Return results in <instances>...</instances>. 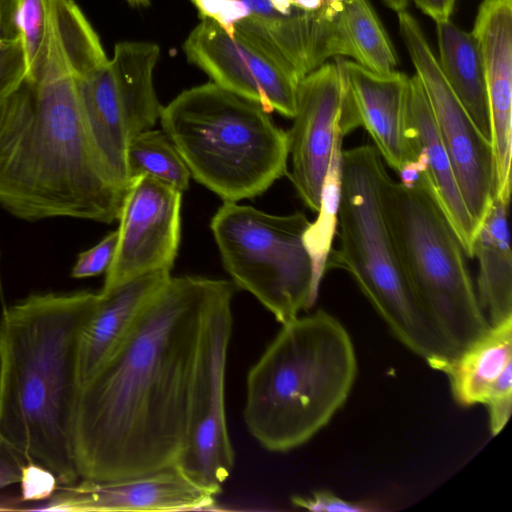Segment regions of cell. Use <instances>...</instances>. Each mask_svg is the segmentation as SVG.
Returning <instances> with one entry per match:
<instances>
[{
	"label": "cell",
	"instance_id": "1",
	"mask_svg": "<svg viewBox=\"0 0 512 512\" xmlns=\"http://www.w3.org/2000/svg\"><path fill=\"white\" fill-rule=\"evenodd\" d=\"M219 282L171 276L81 385L72 431L80 480L176 466L187 444L203 328Z\"/></svg>",
	"mask_w": 512,
	"mask_h": 512
},
{
	"label": "cell",
	"instance_id": "2",
	"mask_svg": "<svg viewBox=\"0 0 512 512\" xmlns=\"http://www.w3.org/2000/svg\"><path fill=\"white\" fill-rule=\"evenodd\" d=\"M124 195L88 134L66 50L46 8L43 42L29 72L0 98V206L25 221L109 224L118 219Z\"/></svg>",
	"mask_w": 512,
	"mask_h": 512
},
{
	"label": "cell",
	"instance_id": "3",
	"mask_svg": "<svg viewBox=\"0 0 512 512\" xmlns=\"http://www.w3.org/2000/svg\"><path fill=\"white\" fill-rule=\"evenodd\" d=\"M100 294L39 293L0 318V434L58 481L80 480L72 447L78 352Z\"/></svg>",
	"mask_w": 512,
	"mask_h": 512
},
{
	"label": "cell",
	"instance_id": "4",
	"mask_svg": "<svg viewBox=\"0 0 512 512\" xmlns=\"http://www.w3.org/2000/svg\"><path fill=\"white\" fill-rule=\"evenodd\" d=\"M357 373L351 337L322 309L282 324L246 379L243 417L265 449L287 452L324 428Z\"/></svg>",
	"mask_w": 512,
	"mask_h": 512
},
{
	"label": "cell",
	"instance_id": "5",
	"mask_svg": "<svg viewBox=\"0 0 512 512\" xmlns=\"http://www.w3.org/2000/svg\"><path fill=\"white\" fill-rule=\"evenodd\" d=\"M338 211L339 247L328 267L348 271L391 333L440 371L457 354L436 328L411 288L382 206L388 173L374 146L342 150Z\"/></svg>",
	"mask_w": 512,
	"mask_h": 512
},
{
	"label": "cell",
	"instance_id": "6",
	"mask_svg": "<svg viewBox=\"0 0 512 512\" xmlns=\"http://www.w3.org/2000/svg\"><path fill=\"white\" fill-rule=\"evenodd\" d=\"M159 120L191 177L224 202L261 195L287 173V132L260 104L212 81L182 91Z\"/></svg>",
	"mask_w": 512,
	"mask_h": 512
},
{
	"label": "cell",
	"instance_id": "7",
	"mask_svg": "<svg viewBox=\"0 0 512 512\" xmlns=\"http://www.w3.org/2000/svg\"><path fill=\"white\" fill-rule=\"evenodd\" d=\"M382 206L399 260L420 304L458 355L490 323L463 248L434 193L428 172L406 186L387 173Z\"/></svg>",
	"mask_w": 512,
	"mask_h": 512
},
{
	"label": "cell",
	"instance_id": "8",
	"mask_svg": "<svg viewBox=\"0 0 512 512\" xmlns=\"http://www.w3.org/2000/svg\"><path fill=\"white\" fill-rule=\"evenodd\" d=\"M58 31L88 134L112 182L126 192L129 142L136 134L152 129L162 109L154 86L160 47L150 41H121L109 59L98 39Z\"/></svg>",
	"mask_w": 512,
	"mask_h": 512
},
{
	"label": "cell",
	"instance_id": "9",
	"mask_svg": "<svg viewBox=\"0 0 512 512\" xmlns=\"http://www.w3.org/2000/svg\"><path fill=\"white\" fill-rule=\"evenodd\" d=\"M305 214L273 215L224 202L212 217L223 266L235 286L252 294L282 325L311 308L319 289L304 244Z\"/></svg>",
	"mask_w": 512,
	"mask_h": 512
},
{
	"label": "cell",
	"instance_id": "10",
	"mask_svg": "<svg viewBox=\"0 0 512 512\" xmlns=\"http://www.w3.org/2000/svg\"><path fill=\"white\" fill-rule=\"evenodd\" d=\"M233 282L220 280L208 309L195 378L189 435L176 467L216 496L234 466L225 412V375L232 331Z\"/></svg>",
	"mask_w": 512,
	"mask_h": 512
},
{
	"label": "cell",
	"instance_id": "11",
	"mask_svg": "<svg viewBox=\"0 0 512 512\" xmlns=\"http://www.w3.org/2000/svg\"><path fill=\"white\" fill-rule=\"evenodd\" d=\"M397 14L400 35L425 91L463 200L479 228L494 200L491 142L481 134L450 88L418 21L406 10Z\"/></svg>",
	"mask_w": 512,
	"mask_h": 512
},
{
	"label": "cell",
	"instance_id": "12",
	"mask_svg": "<svg viewBox=\"0 0 512 512\" xmlns=\"http://www.w3.org/2000/svg\"><path fill=\"white\" fill-rule=\"evenodd\" d=\"M293 125L287 132L291 158L290 179L313 212L320 206L323 181L336 138L360 122L343 68L324 63L298 83Z\"/></svg>",
	"mask_w": 512,
	"mask_h": 512
},
{
	"label": "cell",
	"instance_id": "13",
	"mask_svg": "<svg viewBox=\"0 0 512 512\" xmlns=\"http://www.w3.org/2000/svg\"><path fill=\"white\" fill-rule=\"evenodd\" d=\"M182 192L150 176L132 179L118 217V243L101 294L154 271H170L181 238Z\"/></svg>",
	"mask_w": 512,
	"mask_h": 512
},
{
	"label": "cell",
	"instance_id": "14",
	"mask_svg": "<svg viewBox=\"0 0 512 512\" xmlns=\"http://www.w3.org/2000/svg\"><path fill=\"white\" fill-rule=\"evenodd\" d=\"M183 43L189 63L220 87L293 118L298 80L292 73L217 22L201 18Z\"/></svg>",
	"mask_w": 512,
	"mask_h": 512
},
{
	"label": "cell",
	"instance_id": "15",
	"mask_svg": "<svg viewBox=\"0 0 512 512\" xmlns=\"http://www.w3.org/2000/svg\"><path fill=\"white\" fill-rule=\"evenodd\" d=\"M246 15L233 26V34L245 40L298 80L330 57H349L336 12L325 4L317 11L293 5L277 11L270 0H242Z\"/></svg>",
	"mask_w": 512,
	"mask_h": 512
},
{
	"label": "cell",
	"instance_id": "16",
	"mask_svg": "<svg viewBox=\"0 0 512 512\" xmlns=\"http://www.w3.org/2000/svg\"><path fill=\"white\" fill-rule=\"evenodd\" d=\"M32 511H190L215 504V496L190 481L176 466L109 481L81 479L58 487Z\"/></svg>",
	"mask_w": 512,
	"mask_h": 512
},
{
	"label": "cell",
	"instance_id": "17",
	"mask_svg": "<svg viewBox=\"0 0 512 512\" xmlns=\"http://www.w3.org/2000/svg\"><path fill=\"white\" fill-rule=\"evenodd\" d=\"M479 46L487 87L494 198L510 201L512 148V0H482L471 31Z\"/></svg>",
	"mask_w": 512,
	"mask_h": 512
},
{
	"label": "cell",
	"instance_id": "18",
	"mask_svg": "<svg viewBox=\"0 0 512 512\" xmlns=\"http://www.w3.org/2000/svg\"><path fill=\"white\" fill-rule=\"evenodd\" d=\"M346 76L360 126L396 173L418 154L407 133L406 110L410 76L399 71L376 73L353 60L336 57Z\"/></svg>",
	"mask_w": 512,
	"mask_h": 512
},
{
	"label": "cell",
	"instance_id": "19",
	"mask_svg": "<svg viewBox=\"0 0 512 512\" xmlns=\"http://www.w3.org/2000/svg\"><path fill=\"white\" fill-rule=\"evenodd\" d=\"M171 277L154 271L100 294V302L81 336L78 352L79 388L129 335L138 318Z\"/></svg>",
	"mask_w": 512,
	"mask_h": 512
},
{
	"label": "cell",
	"instance_id": "20",
	"mask_svg": "<svg viewBox=\"0 0 512 512\" xmlns=\"http://www.w3.org/2000/svg\"><path fill=\"white\" fill-rule=\"evenodd\" d=\"M407 133L427 170L436 198L452 226L466 257L473 259L478 226L460 192L452 163L438 133L425 91L415 74L410 76L406 110Z\"/></svg>",
	"mask_w": 512,
	"mask_h": 512
},
{
	"label": "cell",
	"instance_id": "21",
	"mask_svg": "<svg viewBox=\"0 0 512 512\" xmlns=\"http://www.w3.org/2000/svg\"><path fill=\"white\" fill-rule=\"evenodd\" d=\"M509 205L494 198L474 242L473 258L479 265L477 296L490 325L512 317Z\"/></svg>",
	"mask_w": 512,
	"mask_h": 512
},
{
	"label": "cell",
	"instance_id": "22",
	"mask_svg": "<svg viewBox=\"0 0 512 512\" xmlns=\"http://www.w3.org/2000/svg\"><path fill=\"white\" fill-rule=\"evenodd\" d=\"M440 69L468 115L491 142L490 113L481 52L471 32L450 20L436 23Z\"/></svg>",
	"mask_w": 512,
	"mask_h": 512
},
{
	"label": "cell",
	"instance_id": "23",
	"mask_svg": "<svg viewBox=\"0 0 512 512\" xmlns=\"http://www.w3.org/2000/svg\"><path fill=\"white\" fill-rule=\"evenodd\" d=\"M512 365V317L489 329L456 355L441 372L461 406L484 404L496 381Z\"/></svg>",
	"mask_w": 512,
	"mask_h": 512
},
{
	"label": "cell",
	"instance_id": "24",
	"mask_svg": "<svg viewBox=\"0 0 512 512\" xmlns=\"http://www.w3.org/2000/svg\"><path fill=\"white\" fill-rule=\"evenodd\" d=\"M337 22L353 61L380 74L395 70L396 52L368 0L346 1Z\"/></svg>",
	"mask_w": 512,
	"mask_h": 512
},
{
	"label": "cell",
	"instance_id": "25",
	"mask_svg": "<svg viewBox=\"0 0 512 512\" xmlns=\"http://www.w3.org/2000/svg\"><path fill=\"white\" fill-rule=\"evenodd\" d=\"M342 139L343 135L340 134L333 145L322 185L318 217L315 222H310L304 234V244L312 260L314 282L318 289L328 268L332 243L338 226L342 182Z\"/></svg>",
	"mask_w": 512,
	"mask_h": 512
},
{
	"label": "cell",
	"instance_id": "26",
	"mask_svg": "<svg viewBox=\"0 0 512 512\" xmlns=\"http://www.w3.org/2000/svg\"><path fill=\"white\" fill-rule=\"evenodd\" d=\"M130 181L150 176L180 192L189 187L190 172L175 145L162 130H146L132 137L127 149Z\"/></svg>",
	"mask_w": 512,
	"mask_h": 512
},
{
	"label": "cell",
	"instance_id": "27",
	"mask_svg": "<svg viewBox=\"0 0 512 512\" xmlns=\"http://www.w3.org/2000/svg\"><path fill=\"white\" fill-rule=\"evenodd\" d=\"M27 72L25 48L12 19L0 28V98L18 87Z\"/></svg>",
	"mask_w": 512,
	"mask_h": 512
},
{
	"label": "cell",
	"instance_id": "28",
	"mask_svg": "<svg viewBox=\"0 0 512 512\" xmlns=\"http://www.w3.org/2000/svg\"><path fill=\"white\" fill-rule=\"evenodd\" d=\"M13 5V19L25 48L29 72L45 34V1L13 0Z\"/></svg>",
	"mask_w": 512,
	"mask_h": 512
},
{
	"label": "cell",
	"instance_id": "29",
	"mask_svg": "<svg viewBox=\"0 0 512 512\" xmlns=\"http://www.w3.org/2000/svg\"><path fill=\"white\" fill-rule=\"evenodd\" d=\"M118 243V231L107 234L98 244L79 253L73 266V278H87L106 273L110 267Z\"/></svg>",
	"mask_w": 512,
	"mask_h": 512
},
{
	"label": "cell",
	"instance_id": "30",
	"mask_svg": "<svg viewBox=\"0 0 512 512\" xmlns=\"http://www.w3.org/2000/svg\"><path fill=\"white\" fill-rule=\"evenodd\" d=\"M293 506L312 512H375L382 510L376 502L349 501L330 491H316L310 496H293Z\"/></svg>",
	"mask_w": 512,
	"mask_h": 512
},
{
	"label": "cell",
	"instance_id": "31",
	"mask_svg": "<svg viewBox=\"0 0 512 512\" xmlns=\"http://www.w3.org/2000/svg\"><path fill=\"white\" fill-rule=\"evenodd\" d=\"M20 500L45 501L58 489L56 475L43 465L27 462L20 478Z\"/></svg>",
	"mask_w": 512,
	"mask_h": 512
},
{
	"label": "cell",
	"instance_id": "32",
	"mask_svg": "<svg viewBox=\"0 0 512 512\" xmlns=\"http://www.w3.org/2000/svg\"><path fill=\"white\" fill-rule=\"evenodd\" d=\"M25 456L0 434V489L19 483Z\"/></svg>",
	"mask_w": 512,
	"mask_h": 512
},
{
	"label": "cell",
	"instance_id": "33",
	"mask_svg": "<svg viewBox=\"0 0 512 512\" xmlns=\"http://www.w3.org/2000/svg\"><path fill=\"white\" fill-rule=\"evenodd\" d=\"M489 427L493 436L498 435L507 424L512 412V392L494 395L486 400Z\"/></svg>",
	"mask_w": 512,
	"mask_h": 512
},
{
	"label": "cell",
	"instance_id": "34",
	"mask_svg": "<svg viewBox=\"0 0 512 512\" xmlns=\"http://www.w3.org/2000/svg\"><path fill=\"white\" fill-rule=\"evenodd\" d=\"M435 23L450 20L457 0H412Z\"/></svg>",
	"mask_w": 512,
	"mask_h": 512
},
{
	"label": "cell",
	"instance_id": "35",
	"mask_svg": "<svg viewBox=\"0 0 512 512\" xmlns=\"http://www.w3.org/2000/svg\"><path fill=\"white\" fill-rule=\"evenodd\" d=\"M198 10L199 18L217 21L230 0H190Z\"/></svg>",
	"mask_w": 512,
	"mask_h": 512
},
{
	"label": "cell",
	"instance_id": "36",
	"mask_svg": "<svg viewBox=\"0 0 512 512\" xmlns=\"http://www.w3.org/2000/svg\"><path fill=\"white\" fill-rule=\"evenodd\" d=\"M13 0H0V28L13 19Z\"/></svg>",
	"mask_w": 512,
	"mask_h": 512
},
{
	"label": "cell",
	"instance_id": "37",
	"mask_svg": "<svg viewBox=\"0 0 512 512\" xmlns=\"http://www.w3.org/2000/svg\"><path fill=\"white\" fill-rule=\"evenodd\" d=\"M325 0H293V5L305 11H317Z\"/></svg>",
	"mask_w": 512,
	"mask_h": 512
},
{
	"label": "cell",
	"instance_id": "38",
	"mask_svg": "<svg viewBox=\"0 0 512 512\" xmlns=\"http://www.w3.org/2000/svg\"><path fill=\"white\" fill-rule=\"evenodd\" d=\"M390 9L398 12L406 10L408 0H382Z\"/></svg>",
	"mask_w": 512,
	"mask_h": 512
},
{
	"label": "cell",
	"instance_id": "39",
	"mask_svg": "<svg viewBox=\"0 0 512 512\" xmlns=\"http://www.w3.org/2000/svg\"><path fill=\"white\" fill-rule=\"evenodd\" d=\"M348 0H325V4L334 9L337 12H340L343 4Z\"/></svg>",
	"mask_w": 512,
	"mask_h": 512
},
{
	"label": "cell",
	"instance_id": "40",
	"mask_svg": "<svg viewBox=\"0 0 512 512\" xmlns=\"http://www.w3.org/2000/svg\"><path fill=\"white\" fill-rule=\"evenodd\" d=\"M126 1L133 8H147L150 5V0H126Z\"/></svg>",
	"mask_w": 512,
	"mask_h": 512
},
{
	"label": "cell",
	"instance_id": "41",
	"mask_svg": "<svg viewBox=\"0 0 512 512\" xmlns=\"http://www.w3.org/2000/svg\"><path fill=\"white\" fill-rule=\"evenodd\" d=\"M0 371H1V342H0Z\"/></svg>",
	"mask_w": 512,
	"mask_h": 512
}]
</instances>
